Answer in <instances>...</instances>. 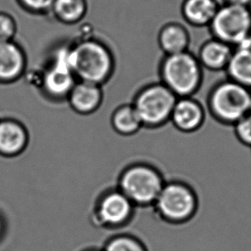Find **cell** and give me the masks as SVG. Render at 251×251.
Instances as JSON below:
<instances>
[{"label": "cell", "instance_id": "obj_17", "mask_svg": "<svg viewBox=\"0 0 251 251\" xmlns=\"http://www.w3.org/2000/svg\"><path fill=\"white\" fill-rule=\"evenodd\" d=\"M226 72L228 79L251 90V48H235Z\"/></svg>", "mask_w": 251, "mask_h": 251}, {"label": "cell", "instance_id": "obj_20", "mask_svg": "<svg viewBox=\"0 0 251 251\" xmlns=\"http://www.w3.org/2000/svg\"><path fill=\"white\" fill-rule=\"evenodd\" d=\"M105 251H146V250L135 238L118 237L107 243Z\"/></svg>", "mask_w": 251, "mask_h": 251}, {"label": "cell", "instance_id": "obj_26", "mask_svg": "<svg viewBox=\"0 0 251 251\" xmlns=\"http://www.w3.org/2000/svg\"><path fill=\"white\" fill-rule=\"evenodd\" d=\"M0 227H1V226H0Z\"/></svg>", "mask_w": 251, "mask_h": 251}, {"label": "cell", "instance_id": "obj_22", "mask_svg": "<svg viewBox=\"0 0 251 251\" xmlns=\"http://www.w3.org/2000/svg\"><path fill=\"white\" fill-rule=\"evenodd\" d=\"M24 10L34 15L51 13L55 0H17Z\"/></svg>", "mask_w": 251, "mask_h": 251}, {"label": "cell", "instance_id": "obj_6", "mask_svg": "<svg viewBox=\"0 0 251 251\" xmlns=\"http://www.w3.org/2000/svg\"><path fill=\"white\" fill-rule=\"evenodd\" d=\"M208 27L213 38L236 48L251 37V8L224 3Z\"/></svg>", "mask_w": 251, "mask_h": 251}, {"label": "cell", "instance_id": "obj_15", "mask_svg": "<svg viewBox=\"0 0 251 251\" xmlns=\"http://www.w3.org/2000/svg\"><path fill=\"white\" fill-rule=\"evenodd\" d=\"M220 6L217 0H183L181 13L191 26L208 27Z\"/></svg>", "mask_w": 251, "mask_h": 251}, {"label": "cell", "instance_id": "obj_10", "mask_svg": "<svg viewBox=\"0 0 251 251\" xmlns=\"http://www.w3.org/2000/svg\"><path fill=\"white\" fill-rule=\"evenodd\" d=\"M206 112L200 102L192 97L178 98L174 105L170 121L177 130L193 133L203 126Z\"/></svg>", "mask_w": 251, "mask_h": 251}, {"label": "cell", "instance_id": "obj_5", "mask_svg": "<svg viewBox=\"0 0 251 251\" xmlns=\"http://www.w3.org/2000/svg\"><path fill=\"white\" fill-rule=\"evenodd\" d=\"M177 97L162 82L141 88L132 104L143 127L155 129L169 122Z\"/></svg>", "mask_w": 251, "mask_h": 251}, {"label": "cell", "instance_id": "obj_7", "mask_svg": "<svg viewBox=\"0 0 251 251\" xmlns=\"http://www.w3.org/2000/svg\"><path fill=\"white\" fill-rule=\"evenodd\" d=\"M153 205L163 219L180 223L193 216L197 209L198 199L189 184L175 180L165 183Z\"/></svg>", "mask_w": 251, "mask_h": 251}, {"label": "cell", "instance_id": "obj_23", "mask_svg": "<svg viewBox=\"0 0 251 251\" xmlns=\"http://www.w3.org/2000/svg\"><path fill=\"white\" fill-rule=\"evenodd\" d=\"M233 126L237 139L243 145L251 149V112H249Z\"/></svg>", "mask_w": 251, "mask_h": 251}, {"label": "cell", "instance_id": "obj_8", "mask_svg": "<svg viewBox=\"0 0 251 251\" xmlns=\"http://www.w3.org/2000/svg\"><path fill=\"white\" fill-rule=\"evenodd\" d=\"M76 82L69 59V45H65L56 50L51 65L45 72L42 78L43 90L50 98L67 99Z\"/></svg>", "mask_w": 251, "mask_h": 251}, {"label": "cell", "instance_id": "obj_1", "mask_svg": "<svg viewBox=\"0 0 251 251\" xmlns=\"http://www.w3.org/2000/svg\"><path fill=\"white\" fill-rule=\"evenodd\" d=\"M69 59L77 81L100 86L108 82L115 68L111 49L95 38H84L69 45Z\"/></svg>", "mask_w": 251, "mask_h": 251}, {"label": "cell", "instance_id": "obj_13", "mask_svg": "<svg viewBox=\"0 0 251 251\" xmlns=\"http://www.w3.org/2000/svg\"><path fill=\"white\" fill-rule=\"evenodd\" d=\"M28 143L27 129L13 119L0 121V154L16 156L22 153Z\"/></svg>", "mask_w": 251, "mask_h": 251}, {"label": "cell", "instance_id": "obj_14", "mask_svg": "<svg viewBox=\"0 0 251 251\" xmlns=\"http://www.w3.org/2000/svg\"><path fill=\"white\" fill-rule=\"evenodd\" d=\"M233 51V47L212 38L201 45L197 57L202 68L211 72H221L226 71Z\"/></svg>", "mask_w": 251, "mask_h": 251}, {"label": "cell", "instance_id": "obj_24", "mask_svg": "<svg viewBox=\"0 0 251 251\" xmlns=\"http://www.w3.org/2000/svg\"><path fill=\"white\" fill-rule=\"evenodd\" d=\"M224 3L251 8V0H224Z\"/></svg>", "mask_w": 251, "mask_h": 251}, {"label": "cell", "instance_id": "obj_9", "mask_svg": "<svg viewBox=\"0 0 251 251\" xmlns=\"http://www.w3.org/2000/svg\"><path fill=\"white\" fill-rule=\"evenodd\" d=\"M134 204L119 189L109 190L99 200L96 214L100 221L108 226H119L129 220Z\"/></svg>", "mask_w": 251, "mask_h": 251}, {"label": "cell", "instance_id": "obj_16", "mask_svg": "<svg viewBox=\"0 0 251 251\" xmlns=\"http://www.w3.org/2000/svg\"><path fill=\"white\" fill-rule=\"evenodd\" d=\"M158 42L165 54L180 53L188 51L190 42V33L183 24L175 22L168 23L160 28Z\"/></svg>", "mask_w": 251, "mask_h": 251}, {"label": "cell", "instance_id": "obj_2", "mask_svg": "<svg viewBox=\"0 0 251 251\" xmlns=\"http://www.w3.org/2000/svg\"><path fill=\"white\" fill-rule=\"evenodd\" d=\"M202 70L197 56L190 51L166 55L160 64V82L177 98L192 97L202 83Z\"/></svg>", "mask_w": 251, "mask_h": 251}, {"label": "cell", "instance_id": "obj_12", "mask_svg": "<svg viewBox=\"0 0 251 251\" xmlns=\"http://www.w3.org/2000/svg\"><path fill=\"white\" fill-rule=\"evenodd\" d=\"M26 68L24 50L14 41L0 42V82H11L23 75Z\"/></svg>", "mask_w": 251, "mask_h": 251}, {"label": "cell", "instance_id": "obj_18", "mask_svg": "<svg viewBox=\"0 0 251 251\" xmlns=\"http://www.w3.org/2000/svg\"><path fill=\"white\" fill-rule=\"evenodd\" d=\"M111 125L114 131L121 136L135 135L143 128V124L132 104H124L113 111Z\"/></svg>", "mask_w": 251, "mask_h": 251}, {"label": "cell", "instance_id": "obj_25", "mask_svg": "<svg viewBox=\"0 0 251 251\" xmlns=\"http://www.w3.org/2000/svg\"></svg>", "mask_w": 251, "mask_h": 251}, {"label": "cell", "instance_id": "obj_21", "mask_svg": "<svg viewBox=\"0 0 251 251\" xmlns=\"http://www.w3.org/2000/svg\"><path fill=\"white\" fill-rule=\"evenodd\" d=\"M17 29L15 18L8 12L0 11V42L14 41Z\"/></svg>", "mask_w": 251, "mask_h": 251}, {"label": "cell", "instance_id": "obj_4", "mask_svg": "<svg viewBox=\"0 0 251 251\" xmlns=\"http://www.w3.org/2000/svg\"><path fill=\"white\" fill-rule=\"evenodd\" d=\"M166 181L156 167L134 163L126 167L119 178V189L134 205H153Z\"/></svg>", "mask_w": 251, "mask_h": 251}, {"label": "cell", "instance_id": "obj_3", "mask_svg": "<svg viewBox=\"0 0 251 251\" xmlns=\"http://www.w3.org/2000/svg\"><path fill=\"white\" fill-rule=\"evenodd\" d=\"M251 90L226 79L218 82L207 97V106L215 120L234 126L251 112Z\"/></svg>", "mask_w": 251, "mask_h": 251}, {"label": "cell", "instance_id": "obj_19", "mask_svg": "<svg viewBox=\"0 0 251 251\" xmlns=\"http://www.w3.org/2000/svg\"><path fill=\"white\" fill-rule=\"evenodd\" d=\"M88 8L87 0H55L51 13L62 24L73 25L86 17Z\"/></svg>", "mask_w": 251, "mask_h": 251}, {"label": "cell", "instance_id": "obj_11", "mask_svg": "<svg viewBox=\"0 0 251 251\" xmlns=\"http://www.w3.org/2000/svg\"><path fill=\"white\" fill-rule=\"evenodd\" d=\"M74 112L80 115H89L96 112L103 101L102 86L77 81L67 96Z\"/></svg>", "mask_w": 251, "mask_h": 251}]
</instances>
